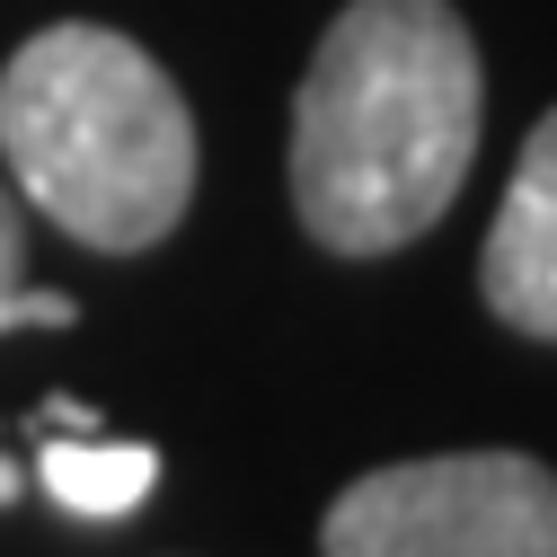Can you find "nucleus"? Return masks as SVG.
<instances>
[{
  "label": "nucleus",
  "mask_w": 557,
  "mask_h": 557,
  "mask_svg": "<svg viewBox=\"0 0 557 557\" xmlns=\"http://www.w3.org/2000/svg\"><path fill=\"white\" fill-rule=\"evenodd\" d=\"M478 45L451 0H345L293 98V203L336 257L425 239L478 160Z\"/></svg>",
  "instance_id": "obj_1"
},
{
  "label": "nucleus",
  "mask_w": 557,
  "mask_h": 557,
  "mask_svg": "<svg viewBox=\"0 0 557 557\" xmlns=\"http://www.w3.org/2000/svg\"><path fill=\"white\" fill-rule=\"evenodd\" d=\"M0 160L81 248H160L195 203V115L115 27H45L0 72Z\"/></svg>",
  "instance_id": "obj_2"
},
{
  "label": "nucleus",
  "mask_w": 557,
  "mask_h": 557,
  "mask_svg": "<svg viewBox=\"0 0 557 557\" xmlns=\"http://www.w3.org/2000/svg\"><path fill=\"white\" fill-rule=\"evenodd\" d=\"M327 557H557V478L531 451H443L355 478L319 522Z\"/></svg>",
  "instance_id": "obj_3"
},
{
  "label": "nucleus",
  "mask_w": 557,
  "mask_h": 557,
  "mask_svg": "<svg viewBox=\"0 0 557 557\" xmlns=\"http://www.w3.org/2000/svg\"><path fill=\"white\" fill-rule=\"evenodd\" d=\"M478 293L513 336L557 345V107L531 124V143L513 160V186H505L486 257H478Z\"/></svg>",
  "instance_id": "obj_4"
},
{
  "label": "nucleus",
  "mask_w": 557,
  "mask_h": 557,
  "mask_svg": "<svg viewBox=\"0 0 557 557\" xmlns=\"http://www.w3.org/2000/svg\"><path fill=\"white\" fill-rule=\"evenodd\" d=\"M36 478H45V496H53L62 513L124 522V513L160 486V451H151V443H72V434H53V443L36 451Z\"/></svg>",
  "instance_id": "obj_5"
},
{
  "label": "nucleus",
  "mask_w": 557,
  "mask_h": 557,
  "mask_svg": "<svg viewBox=\"0 0 557 557\" xmlns=\"http://www.w3.org/2000/svg\"><path fill=\"white\" fill-rule=\"evenodd\" d=\"M18 265H27V231H18V203L0 195V336L10 327H72V301L62 293H27Z\"/></svg>",
  "instance_id": "obj_6"
},
{
  "label": "nucleus",
  "mask_w": 557,
  "mask_h": 557,
  "mask_svg": "<svg viewBox=\"0 0 557 557\" xmlns=\"http://www.w3.org/2000/svg\"><path fill=\"white\" fill-rule=\"evenodd\" d=\"M10 496H18V460L0 451V505H10Z\"/></svg>",
  "instance_id": "obj_7"
}]
</instances>
